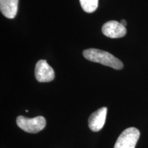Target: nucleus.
Listing matches in <instances>:
<instances>
[{
  "instance_id": "nucleus-6",
  "label": "nucleus",
  "mask_w": 148,
  "mask_h": 148,
  "mask_svg": "<svg viewBox=\"0 0 148 148\" xmlns=\"http://www.w3.org/2000/svg\"><path fill=\"white\" fill-rule=\"evenodd\" d=\"M107 108L102 107L90 114L88 119V127L93 132H98L103 128L106 122Z\"/></svg>"
},
{
  "instance_id": "nucleus-4",
  "label": "nucleus",
  "mask_w": 148,
  "mask_h": 148,
  "mask_svg": "<svg viewBox=\"0 0 148 148\" xmlns=\"http://www.w3.org/2000/svg\"><path fill=\"white\" fill-rule=\"evenodd\" d=\"M35 77L39 82H49L54 79V71L49 65L47 61L40 60L35 66Z\"/></svg>"
},
{
  "instance_id": "nucleus-5",
  "label": "nucleus",
  "mask_w": 148,
  "mask_h": 148,
  "mask_svg": "<svg viewBox=\"0 0 148 148\" xmlns=\"http://www.w3.org/2000/svg\"><path fill=\"white\" fill-rule=\"evenodd\" d=\"M102 33L109 38H117L124 36L126 34V28L120 22L109 21L103 24L101 28Z\"/></svg>"
},
{
  "instance_id": "nucleus-1",
  "label": "nucleus",
  "mask_w": 148,
  "mask_h": 148,
  "mask_svg": "<svg viewBox=\"0 0 148 148\" xmlns=\"http://www.w3.org/2000/svg\"><path fill=\"white\" fill-rule=\"evenodd\" d=\"M83 56L88 60L98 62L103 65L110 66L112 69L119 70L123 67V64L120 60L107 51L98 49L90 48L83 51Z\"/></svg>"
},
{
  "instance_id": "nucleus-2",
  "label": "nucleus",
  "mask_w": 148,
  "mask_h": 148,
  "mask_svg": "<svg viewBox=\"0 0 148 148\" xmlns=\"http://www.w3.org/2000/svg\"><path fill=\"white\" fill-rule=\"evenodd\" d=\"M16 124L25 132L37 133L45 127L46 120L42 116H38L31 119L23 116H18L16 118Z\"/></svg>"
},
{
  "instance_id": "nucleus-3",
  "label": "nucleus",
  "mask_w": 148,
  "mask_h": 148,
  "mask_svg": "<svg viewBox=\"0 0 148 148\" xmlns=\"http://www.w3.org/2000/svg\"><path fill=\"white\" fill-rule=\"evenodd\" d=\"M139 137L140 132L138 129L128 127L120 134L114 148H135Z\"/></svg>"
},
{
  "instance_id": "nucleus-8",
  "label": "nucleus",
  "mask_w": 148,
  "mask_h": 148,
  "mask_svg": "<svg viewBox=\"0 0 148 148\" xmlns=\"http://www.w3.org/2000/svg\"><path fill=\"white\" fill-rule=\"evenodd\" d=\"M81 6L88 13L95 12L98 7V0H79Z\"/></svg>"
},
{
  "instance_id": "nucleus-9",
  "label": "nucleus",
  "mask_w": 148,
  "mask_h": 148,
  "mask_svg": "<svg viewBox=\"0 0 148 148\" xmlns=\"http://www.w3.org/2000/svg\"><path fill=\"white\" fill-rule=\"evenodd\" d=\"M120 23H121L122 25H123V26H126V25H127V22H126V21H125V20H121V22H120Z\"/></svg>"
},
{
  "instance_id": "nucleus-7",
  "label": "nucleus",
  "mask_w": 148,
  "mask_h": 148,
  "mask_svg": "<svg viewBox=\"0 0 148 148\" xmlns=\"http://www.w3.org/2000/svg\"><path fill=\"white\" fill-rule=\"evenodd\" d=\"M18 0H0V10L6 18L15 17L18 10Z\"/></svg>"
}]
</instances>
